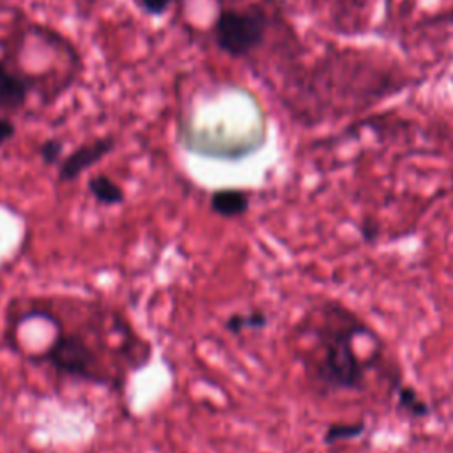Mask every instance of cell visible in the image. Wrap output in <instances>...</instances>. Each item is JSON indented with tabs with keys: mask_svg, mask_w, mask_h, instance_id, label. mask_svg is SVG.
<instances>
[{
	"mask_svg": "<svg viewBox=\"0 0 453 453\" xmlns=\"http://www.w3.org/2000/svg\"><path fill=\"white\" fill-rule=\"evenodd\" d=\"M140 2H142L143 9L149 14H154V16L163 14L170 7V4H172V0H140Z\"/></svg>",
	"mask_w": 453,
	"mask_h": 453,
	"instance_id": "7c38bea8",
	"label": "cell"
},
{
	"mask_svg": "<svg viewBox=\"0 0 453 453\" xmlns=\"http://www.w3.org/2000/svg\"><path fill=\"white\" fill-rule=\"evenodd\" d=\"M395 405L396 411L407 418H414V419H421L430 416L432 409L428 405V402L418 393L416 388H412L411 384L402 382L396 389H395Z\"/></svg>",
	"mask_w": 453,
	"mask_h": 453,
	"instance_id": "52a82bcc",
	"label": "cell"
},
{
	"mask_svg": "<svg viewBox=\"0 0 453 453\" xmlns=\"http://www.w3.org/2000/svg\"><path fill=\"white\" fill-rule=\"evenodd\" d=\"M267 324H269L267 313L260 308H253L248 311H237L228 315L225 320V329L230 334L239 336L244 331H264Z\"/></svg>",
	"mask_w": 453,
	"mask_h": 453,
	"instance_id": "ba28073f",
	"label": "cell"
},
{
	"mask_svg": "<svg viewBox=\"0 0 453 453\" xmlns=\"http://www.w3.org/2000/svg\"><path fill=\"white\" fill-rule=\"evenodd\" d=\"M366 432V421H333L326 426L322 442L326 446H336L338 442L359 439Z\"/></svg>",
	"mask_w": 453,
	"mask_h": 453,
	"instance_id": "9c48e42d",
	"label": "cell"
},
{
	"mask_svg": "<svg viewBox=\"0 0 453 453\" xmlns=\"http://www.w3.org/2000/svg\"><path fill=\"white\" fill-rule=\"evenodd\" d=\"M87 188H88L90 195L99 203L117 205V203L124 202V189L115 180H111L108 175H104V173L90 177L88 182H87Z\"/></svg>",
	"mask_w": 453,
	"mask_h": 453,
	"instance_id": "30bf717a",
	"label": "cell"
},
{
	"mask_svg": "<svg viewBox=\"0 0 453 453\" xmlns=\"http://www.w3.org/2000/svg\"><path fill=\"white\" fill-rule=\"evenodd\" d=\"M62 142L60 140H46L41 149H39V154L42 157V161L46 165H55L60 161V156H62Z\"/></svg>",
	"mask_w": 453,
	"mask_h": 453,
	"instance_id": "8fae6325",
	"label": "cell"
},
{
	"mask_svg": "<svg viewBox=\"0 0 453 453\" xmlns=\"http://www.w3.org/2000/svg\"><path fill=\"white\" fill-rule=\"evenodd\" d=\"M267 19L257 9H221L214 23V39L230 57H248L265 37Z\"/></svg>",
	"mask_w": 453,
	"mask_h": 453,
	"instance_id": "3957f363",
	"label": "cell"
},
{
	"mask_svg": "<svg viewBox=\"0 0 453 453\" xmlns=\"http://www.w3.org/2000/svg\"><path fill=\"white\" fill-rule=\"evenodd\" d=\"M27 83L4 64H0V110L12 111L25 104Z\"/></svg>",
	"mask_w": 453,
	"mask_h": 453,
	"instance_id": "8992f818",
	"label": "cell"
},
{
	"mask_svg": "<svg viewBox=\"0 0 453 453\" xmlns=\"http://www.w3.org/2000/svg\"><path fill=\"white\" fill-rule=\"evenodd\" d=\"M288 333L292 357L308 389L320 398L363 395L375 375L393 391L403 382L379 333L340 301L311 304Z\"/></svg>",
	"mask_w": 453,
	"mask_h": 453,
	"instance_id": "6da1fadb",
	"label": "cell"
},
{
	"mask_svg": "<svg viewBox=\"0 0 453 453\" xmlns=\"http://www.w3.org/2000/svg\"><path fill=\"white\" fill-rule=\"evenodd\" d=\"M14 133H16L14 124L9 119L0 117V147L5 145L14 136Z\"/></svg>",
	"mask_w": 453,
	"mask_h": 453,
	"instance_id": "4fadbf2b",
	"label": "cell"
},
{
	"mask_svg": "<svg viewBox=\"0 0 453 453\" xmlns=\"http://www.w3.org/2000/svg\"><path fill=\"white\" fill-rule=\"evenodd\" d=\"M211 211L225 219H235L248 212L250 209V195L237 188H223L216 189L209 198Z\"/></svg>",
	"mask_w": 453,
	"mask_h": 453,
	"instance_id": "5b68a950",
	"label": "cell"
},
{
	"mask_svg": "<svg viewBox=\"0 0 453 453\" xmlns=\"http://www.w3.org/2000/svg\"><path fill=\"white\" fill-rule=\"evenodd\" d=\"M113 140L108 138H97L90 143L80 145L76 150H73L67 157L62 159L60 168H58V180L60 182H69L74 180L81 172L87 168L94 166L99 163L108 152L113 149Z\"/></svg>",
	"mask_w": 453,
	"mask_h": 453,
	"instance_id": "277c9868",
	"label": "cell"
},
{
	"mask_svg": "<svg viewBox=\"0 0 453 453\" xmlns=\"http://www.w3.org/2000/svg\"><path fill=\"white\" fill-rule=\"evenodd\" d=\"M41 359L51 365L58 373L96 384H111V375L101 368L97 354L80 333L58 331L55 342L41 354Z\"/></svg>",
	"mask_w": 453,
	"mask_h": 453,
	"instance_id": "7a4b0ae2",
	"label": "cell"
}]
</instances>
